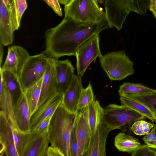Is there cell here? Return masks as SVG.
<instances>
[{
	"mask_svg": "<svg viewBox=\"0 0 156 156\" xmlns=\"http://www.w3.org/2000/svg\"><path fill=\"white\" fill-rule=\"evenodd\" d=\"M110 131L102 120L91 140L88 149L83 156H105L106 141Z\"/></svg>",
	"mask_w": 156,
	"mask_h": 156,
	"instance_id": "16",
	"label": "cell"
},
{
	"mask_svg": "<svg viewBox=\"0 0 156 156\" xmlns=\"http://www.w3.org/2000/svg\"><path fill=\"white\" fill-rule=\"evenodd\" d=\"M27 51L22 47L14 45L8 48L5 60L2 66V70L9 71L18 78L25 64L30 57Z\"/></svg>",
	"mask_w": 156,
	"mask_h": 156,
	"instance_id": "11",
	"label": "cell"
},
{
	"mask_svg": "<svg viewBox=\"0 0 156 156\" xmlns=\"http://www.w3.org/2000/svg\"><path fill=\"white\" fill-rule=\"evenodd\" d=\"M131 130L136 135H144L140 120L136 121L131 125Z\"/></svg>",
	"mask_w": 156,
	"mask_h": 156,
	"instance_id": "36",
	"label": "cell"
},
{
	"mask_svg": "<svg viewBox=\"0 0 156 156\" xmlns=\"http://www.w3.org/2000/svg\"><path fill=\"white\" fill-rule=\"evenodd\" d=\"M49 58L44 52L30 56L19 77L24 93L43 77Z\"/></svg>",
	"mask_w": 156,
	"mask_h": 156,
	"instance_id": "7",
	"label": "cell"
},
{
	"mask_svg": "<svg viewBox=\"0 0 156 156\" xmlns=\"http://www.w3.org/2000/svg\"><path fill=\"white\" fill-rule=\"evenodd\" d=\"M0 156H18L14 142L13 127L5 114L0 112Z\"/></svg>",
	"mask_w": 156,
	"mask_h": 156,
	"instance_id": "10",
	"label": "cell"
},
{
	"mask_svg": "<svg viewBox=\"0 0 156 156\" xmlns=\"http://www.w3.org/2000/svg\"><path fill=\"white\" fill-rule=\"evenodd\" d=\"M94 93L90 82L87 87L82 90L79 99L75 112L77 113L94 100Z\"/></svg>",
	"mask_w": 156,
	"mask_h": 156,
	"instance_id": "28",
	"label": "cell"
},
{
	"mask_svg": "<svg viewBox=\"0 0 156 156\" xmlns=\"http://www.w3.org/2000/svg\"><path fill=\"white\" fill-rule=\"evenodd\" d=\"M144 135L148 134L154 124L142 120H140Z\"/></svg>",
	"mask_w": 156,
	"mask_h": 156,
	"instance_id": "38",
	"label": "cell"
},
{
	"mask_svg": "<svg viewBox=\"0 0 156 156\" xmlns=\"http://www.w3.org/2000/svg\"><path fill=\"white\" fill-rule=\"evenodd\" d=\"M14 112L17 127L21 132L28 133L31 132L30 115L24 93L20 97L14 105Z\"/></svg>",
	"mask_w": 156,
	"mask_h": 156,
	"instance_id": "17",
	"label": "cell"
},
{
	"mask_svg": "<svg viewBox=\"0 0 156 156\" xmlns=\"http://www.w3.org/2000/svg\"><path fill=\"white\" fill-rule=\"evenodd\" d=\"M63 94L57 92L39 106L31 115L30 126L31 129L45 119L51 116L62 103Z\"/></svg>",
	"mask_w": 156,
	"mask_h": 156,
	"instance_id": "14",
	"label": "cell"
},
{
	"mask_svg": "<svg viewBox=\"0 0 156 156\" xmlns=\"http://www.w3.org/2000/svg\"><path fill=\"white\" fill-rule=\"evenodd\" d=\"M99 3L100 4L104 3V0H98Z\"/></svg>",
	"mask_w": 156,
	"mask_h": 156,
	"instance_id": "43",
	"label": "cell"
},
{
	"mask_svg": "<svg viewBox=\"0 0 156 156\" xmlns=\"http://www.w3.org/2000/svg\"><path fill=\"white\" fill-rule=\"evenodd\" d=\"M14 31L8 7L4 0H0V41L3 45L11 44Z\"/></svg>",
	"mask_w": 156,
	"mask_h": 156,
	"instance_id": "19",
	"label": "cell"
},
{
	"mask_svg": "<svg viewBox=\"0 0 156 156\" xmlns=\"http://www.w3.org/2000/svg\"><path fill=\"white\" fill-rule=\"evenodd\" d=\"M43 1H44V2H45L46 3V0H42Z\"/></svg>",
	"mask_w": 156,
	"mask_h": 156,
	"instance_id": "44",
	"label": "cell"
},
{
	"mask_svg": "<svg viewBox=\"0 0 156 156\" xmlns=\"http://www.w3.org/2000/svg\"><path fill=\"white\" fill-rule=\"evenodd\" d=\"M103 69L111 80H120L133 74V62L124 50L108 53L99 58Z\"/></svg>",
	"mask_w": 156,
	"mask_h": 156,
	"instance_id": "6",
	"label": "cell"
},
{
	"mask_svg": "<svg viewBox=\"0 0 156 156\" xmlns=\"http://www.w3.org/2000/svg\"><path fill=\"white\" fill-rule=\"evenodd\" d=\"M74 128L78 144L77 156H83L88 149L91 140L87 106L78 112Z\"/></svg>",
	"mask_w": 156,
	"mask_h": 156,
	"instance_id": "9",
	"label": "cell"
},
{
	"mask_svg": "<svg viewBox=\"0 0 156 156\" xmlns=\"http://www.w3.org/2000/svg\"><path fill=\"white\" fill-rule=\"evenodd\" d=\"M58 91L54 58L50 57L47 67L43 77L38 107Z\"/></svg>",
	"mask_w": 156,
	"mask_h": 156,
	"instance_id": "13",
	"label": "cell"
},
{
	"mask_svg": "<svg viewBox=\"0 0 156 156\" xmlns=\"http://www.w3.org/2000/svg\"><path fill=\"white\" fill-rule=\"evenodd\" d=\"M3 45L0 43V66H1L2 63V61L3 56Z\"/></svg>",
	"mask_w": 156,
	"mask_h": 156,
	"instance_id": "40",
	"label": "cell"
},
{
	"mask_svg": "<svg viewBox=\"0 0 156 156\" xmlns=\"http://www.w3.org/2000/svg\"><path fill=\"white\" fill-rule=\"evenodd\" d=\"M70 156H77L78 144L74 126L72 131L69 141Z\"/></svg>",
	"mask_w": 156,
	"mask_h": 156,
	"instance_id": "34",
	"label": "cell"
},
{
	"mask_svg": "<svg viewBox=\"0 0 156 156\" xmlns=\"http://www.w3.org/2000/svg\"><path fill=\"white\" fill-rule=\"evenodd\" d=\"M72 0H58L59 3L65 5L69 3Z\"/></svg>",
	"mask_w": 156,
	"mask_h": 156,
	"instance_id": "41",
	"label": "cell"
},
{
	"mask_svg": "<svg viewBox=\"0 0 156 156\" xmlns=\"http://www.w3.org/2000/svg\"><path fill=\"white\" fill-rule=\"evenodd\" d=\"M14 103L11 95L7 87L0 78V107L5 114L13 128L19 129L14 112Z\"/></svg>",
	"mask_w": 156,
	"mask_h": 156,
	"instance_id": "20",
	"label": "cell"
},
{
	"mask_svg": "<svg viewBox=\"0 0 156 156\" xmlns=\"http://www.w3.org/2000/svg\"><path fill=\"white\" fill-rule=\"evenodd\" d=\"M52 116L47 117L36 125L31 129V132L40 133H48Z\"/></svg>",
	"mask_w": 156,
	"mask_h": 156,
	"instance_id": "32",
	"label": "cell"
},
{
	"mask_svg": "<svg viewBox=\"0 0 156 156\" xmlns=\"http://www.w3.org/2000/svg\"><path fill=\"white\" fill-rule=\"evenodd\" d=\"M143 140L150 147L156 150V125L151 131L143 138Z\"/></svg>",
	"mask_w": 156,
	"mask_h": 156,
	"instance_id": "33",
	"label": "cell"
},
{
	"mask_svg": "<svg viewBox=\"0 0 156 156\" xmlns=\"http://www.w3.org/2000/svg\"><path fill=\"white\" fill-rule=\"evenodd\" d=\"M77 113L69 111L61 103L51 118L48 131L50 143L51 146L58 148L64 156H70V139Z\"/></svg>",
	"mask_w": 156,
	"mask_h": 156,
	"instance_id": "2",
	"label": "cell"
},
{
	"mask_svg": "<svg viewBox=\"0 0 156 156\" xmlns=\"http://www.w3.org/2000/svg\"><path fill=\"white\" fill-rule=\"evenodd\" d=\"M58 83L57 92L63 94L70 85L74 74V68L68 60L63 61L54 58Z\"/></svg>",
	"mask_w": 156,
	"mask_h": 156,
	"instance_id": "15",
	"label": "cell"
},
{
	"mask_svg": "<svg viewBox=\"0 0 156 156\" xmlns=\"http://www.w3.org/2000/svg\"><path fill=\"white\" fill-rule=\"evenodd\" d=\"M43 78L24 92L29 109L30 117L38 108Z\"/></svg>",
	"mask_w": 156,
	"mask_h": 156,
	"instance_id": "26",
	"label": "cell"
},
{
	"mask_svg": "<svg viewBox=\"0 0 156 156\" xmlns=\"http://www.w3.org/2000/svg\"><path fill=\"white\" fill-rule=\"evenodd\" d=\"M46 3L57 15L62 16V9L58 0H46Z\"/></svg>",
	"mask_w": 156,
	"mask_h": 156,
	"instance_id": "35",
	"label": "cell"
},
{
	"mask_svg": "<svg viewBox=\"0 0 156 156\" xmlns=\"http://www.w3.org/2000/svg\"><path fill=\"white\" fill-rule=\"evenodd\" d=\"M98 0H72L65 5V18L83 24L99 22L105 18V12Z\"/></svg>",
	"mask_w": 156,
	"mask_h": 156,
	"instance_id": "4",
	"label": "cell"
},
{
	"mask_svg": "<svg viewBox=\"0 0 156 156\" xmlns=\"http://www.w3.org/2000/svg\"><path fill=\"white\" fill-rule=\"evenodd\" d=\"M121 105L135 111L145 118L156 122V109L150 107L135 100L128 98L124 95H119Z\"/></svg>",
	"mask_w": 156,
	"mask_h": 156,
	"instance_id": "21",
	"label": "cell"
},
{
	"mask_svg": "<svg viewBox=\"0 0 156 156\" xmlns=\"http://www.w3.org/2000/svg\"><path fill=\"white\" fill-rule=\"evenodd\" d=\"M108 28H111L105 18L96 23L83 24L64 17L56 26L46 31L44 53L56 58L65 55L75 56L76 50L82 44Z\"/></svg>",
	"mask_w": 156,
	"mask_h": 156,
	"instance_id": "1",
	"label": "cell"
},
{
	"mask_svg": "<svg viewBox=\"0 0 156 156\" xmlns=\"http://www.w3.org/2000/svg\"><path fill=\"white\" fill-rule=\"evenodd\" d=\"M49 143V133H27V143L22 156H46Z\"/></svg>",
	"mask_w": 156,
	"mask_h": 156,
	"instance_id": "12",
	"label": "cell"
},
{
	"mask_svg": "<svg viewBox=\"0 0 156 156\" xmlns=\"http://www.w3.org/2000/svg\"><path fill=\"white\" fill-rule=\"evenodd\" d=\"M14 142L18 156H22L27 141V133L21 132L19 129L13 128Z\"/></svg>",
	"mask_w": 156,
	"mask_h": 156,
	"instance_id": "30",
	"label": "cell"
},
{
	"mask_svg": "<svg viewBox=\"0 0 156 156\" xmlns=\"http://www.w3.org/2000/svg\"><path fill=\"white\" fill-rule=\"evenodd\" d=\"M145 117L125 106L109 104L103 108L102 121L111 131L118 129L123 132L130 131L132 124Z\"/></svg>",
	"mask_w": 156,
	"mask_h": 156,
	"instance_id": "5",
	"label": "cell"
},
{
	"mask_svg": "<svg viewBox=\"0 0 156 156\" xmlns=\"http://www.w3.org/2000/svg\"><path fill=\"white\" fill-rule=\"evenodd\" d=\"M0 76L12 97L14 105L24 93L19 78L12 73L2 70L0 67Z\"/></svg>",
	"mask_w": 156,
	"mask_h": 156,
	"instance_id": "22",
	"label": "cell"
},
{
	"mask_svg": "<svg viewBox=\"0 0 156 156\" xmlns=\"http://www.w3.org/2000/svg\"><path fill=\"white\" fill-rule=\"evenodd\" d=\"M8 7L9 8L13 2V0H4Z\"/></svg>",
	"mask_w": 156,
	"mask_h": 156,
	"instance_id": "42",
	"label": "cell"
},
{
	"mask_svg": "<svg viewBox=\"0 0 156 156\" xmlns=\"http://www.w3.org/2000/svg\"><path fill=\"white\" fill-rule=\"evenodd\" d=\"M27 8L26 0H13L12 4L8 8L14 32L20 27L22 16Z\"/></svg>",
	"mask_w": 156,
	"mask_h": 156,
	"instance_id": "25",
	"label": "cell"
},
{
	"mask_svg": "<svg viewBox=\"0 0 156 156\" xmlns=\"http://www.w3.org/2000/svg\"><path fill=\"white\" fill-rule=\"evenodd\" d=\"M47 156H64L60 151L57 147H49L47 153Z\"/></svg>",
	"mask_w": 156,
	"mask_h": 156,
	"instance_id": "37",
	"label": "cell"
},
{
	"mask_svg": "<svg viewBox=\"0 0 156 156\" xmlns=\"http://www.w3.org/2000/svg\"><path fill=\"white\" fill-rule=\"evenodd\" d=\"M98 34L90 37L77 49L75 56L77 75L82 77L91 63L102 55L100 49Z\"/></svg>",
	"mask_w": 156,
	"mask_h": 156,
	"instance_id": "8",
	"label": "cell"
},
{
	"mask_svg": "<svg viewBox=\"0 0 156 156\" xmlns=\"http://www.w3.org/2000/svg\"><path fill=\"white\" fill-rule=\"evenodd\" d=\"M138 101L150 107L155 108L156 107V91L148 93L140 94H122Z\"/></svg>",
	"mask_w": 156,
	"mask_h": 156,
	"instance_id": "29",
	"label": "cell"
},
{
	"mask_svg": "<svg viewBox=\"0 0 156 156\" xmlns=\"http://www.w3.org/2000/svg\"><path fill=\"white\" fill-rule=\"evenodd\" d=\"M156 91V90L149 88L140 84L125 83L120 87L118 93L119 95L140 94Z\"/></svg>",
	"mask_w": 156,
	"mask_h": 156,
	"instance_id": "27",
	"label": "cell"
},
{
	"mask_svg": "<svg viewBox=\"0 0 156 156\" xmlns=\"http://www.w3.org/2000/svg\"><path fill=\"white\" fill-rule=\"evenodd\" d=\"M151 0H104L105 18L110 28L119 31L129 14L145 15Z\"/></svg>",
	"mask_w": 156,
	"mask_h": 156,
	"instance_id": "3",
	"label": "cell"
},
{
	"mask_svg": "<svg viewBox=\"0 0 156 156\" xmlns=\"http://www.w3.org/2000/svg\"><path fill=\"white\" fill-rule=\"evenodd\" d=\"M148 9L152 12L156 19V0H151Z\"/></svg>",
	"mask_w": 156,
	"mask_h": 156,
	"instance_id": "39",
	"label": "cell"
},
{
	"mask_svg": "<svg viewBox=\"0 0 156 156\" xmlns=\"http://www.w3.org/2000/svg\"><path fill=\"white\" fill-rule=\"evenodd\" d=\"M114 141L115 146L118 151L130 154L142 145L137 139L124 132L119 133Z\"/></svg>",
	"mask_w": 156,
	"mask_h": 156,
	"instance_id": "23",
	"label": "cell"
},
{
	"mask_svg": "<svg viewBox=\"0 0 156 156\" xmlns=\"http://www.w3.org/2000/svg\"><path fill=\"white\" fill-rule=\"evenodd\" d=\"M83 89L81 77L77 74H74L71 83L63 95L62 104L65 108L70 112H75L79 99Z\"/></svg>",
	"mask_w": 156,
	"mask_h": 156,
	"instance_id": "18",
	"label": "cell"
},
{
	"mask_svg": "<svg viewBox=\"0 0 156 156\" xmlns=\"http://www.w3.org/2000/svg\"><path fill=\"white\" fill-rule=\"evenodd\" d=\"M132 156H156V151L147 144L141 145L130 154Z\"/></svg>",
	"mask_w": 156,
	"mask_h": 156,
	"instance_id": "31",
	"label": "cell"
},
{
	"mask_svg": "<svg viewBox=\"0 0 156 156\" xmlns=\"http://www.w3.org/2000/svg\"><path fill=\"white\" fill-rule=\"evenodd\" d=\"M87 107L88 120L92 140L99 125L102 120L103 108L101 106L99 101L94 100L90 103Z\"/></svg>",
	"mask_w": 156,
	"mask_h": 156,
	"instance_id": "24",
	"label": "cell"
}]
</instances>
